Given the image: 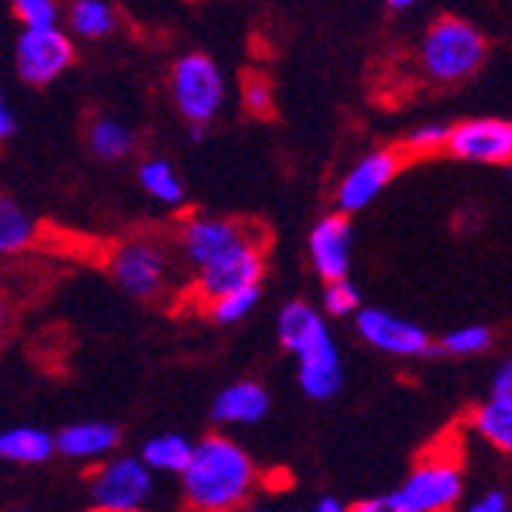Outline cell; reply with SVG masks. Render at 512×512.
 <instances>
[{"instance_id":"cell-9","label":"cell","mask_w":512,"mask_h":512,"mask_svg":"<svg viewBox=\"0 0 512 512\" xmlns=\"http://www.w3.org/2000/svg\"><path fill=\"white\" fill-rule=\"evenodd\" d=\"M77 59L74 40L56 28H25L16 40V71L28 86L56 83Z\"/></svg>"},{"instance_id":"cell-16","label":"cell","mask_w":512,"mask_h":512,"mask_svg":"<svg viewBox=\"0 0 512 512\" xmlns=\"http://www.w3.org/2000/svg\"><path fill=\"white\" fill-rule=\"evenodd\" d=\"M53 442L56 451L71 460H102L120 445V430L108 421H83L65 427Z\"/></svg>"},{"instance_id":"cell-8","label":"cell","mask_w":512,"mask_h":512,"mask_svg":"<svg viewBox=\"0 0 512 512\" xmlns=\"http://www.w3.org/2000/svg\"><path fill=\"white\" fill-rule=\"evenodd\" d=\"M86 485L99 512H129L145 506L154 476L142 457H111L86 476Z\"/></svg>"},{"instance_id":"cell-24","label":"cell","mask_w":512,"mask_h":512,"mask_svg":"<svg viewBox=\"0 0 512 512\" xmlns=\"http://www.w3.org/2000/svg\"><path fill=\"white\" fill-rule=\"evenodd\" d=\"M258 298H261V283L258 286H246V289H237V292H227V295L209 301L203 310L218 325H234V322H240V319H246L252 313V307L258 304Z\"/></svg>"},{"instance_id":"cell-14","label":"cell","mask_w":512,"mask_h":512,"mask_svg":"<svg viewBox=\"0 0 512 512\" xmlns=\"http://www.w3.org/2000/svg\"><path fill=\"white\" fill-rule=\"evenodd\" d=\"M310 264L322 276V283H332V279L350 276L353 264V224L350 215L332 212L313 224L310 230Z\"/></svg>"},{"instance_id":"cell-1","label":"cell","mask_w":512,"mask_h":512,"mask_svg":"<svg viewBox=\"0 0 512 512\" xmlns=\"http://www.w3.org/2000/svg\"><path fill=\"white\" fill-rule=\"evenodd\" d=\"M178 476L188 512H243L258 485V467L249 451L221 433L194 442L188 467Z\"/></svg>"},{"instance_id":"cell-35","label":"cell","mask_w":512,"mask_h":512,"mask_svg":"<svg viewBox=\"0 0 512 512\" xmlns=\"http://www.w3.org/2000/svg\"><path fill=\"white\" fill-rule=\"evenodd\" d=\"M310 512H347V506L338 497H319Z\"/></svg>"},{"instance_id":"cell-27","label":"cell","mask_w":512,"mask_h":512,"mask_svg":"<svg viewBox=\"0 0 512 512\" xmlns=\"http://www.w3.org/2000/svg\"><path fill=\"white\" fill-rule=\"evenodd\" d=\"M494 344V332L488 325H460V329L448 332L436 347L445 356H479Z\"/></svg>"},{"instance_id":"cell-10","label":"cell","mask_w":512,"mask_h":512,"mask_svg":"<svg viewBox=\"0 0 512 512\" xmlns=\"http://www.w3.org/2000/svg\"><path fill=\"white\" fill-rule=\"evenodd\" d=\"M356 332L359 338L387 356L417 359V356H439V347L417 322L396 316L381 307H359L356 313Z\"/></svg>"},{"instance_id":"cell-25","label":"cell","mask_w":512,"mask_h":512,"mask_svg":"<svg viewBox=\"0 0 512 512\" xmlns=\"http://www.w3.org/2000/svg\"><path fill=\"white\" fill-rule=\"evenodd\" d=\"M445 142H448V123H424L405 135L399 151L405 160H421V157L445 154Z\"/></svg>"},{"instance_id":"cell-34","label":"cell","mask_w":512,"mask_h":512,"mask_svg":"<svg viewBox=\"0 0 512 512\" xmlns=\"http://www.w3.org/2000/svg\"><path fill=\"white\" fill-rule=\"evenodd\" d=\"M10 329H13V310H10V301L0 295V350L7 347Z\"/></svg>"},{"instance_id":"cell-26","label":"cell","mask_w":512,"mask_h":512,"mask_svg":"<svg viewBox=\"0 0 512 512\" xmlns=\"http://www.w3.org/2000/svg\"><path fill=\"white\" fill-rule=\"evenodd\" d=\"M240 96H243L246 114H252L258 120H270L276 114V96H273V83H270L267 74L246 71L243 83H240Z\"/></svg>"},{"instance_id":"cell-11","label":"cell","mask_w":512,"mask_h":512,"mask_svg":"<svg viewBox=\"0 0 512 512\" xmlns=\"http://www.w3.org/2000/svg\"><path fill=\"white\" fill-rule=\"evenodd\" d=\"M445 154L463 163L509 166L512 163V123L503 117H473L448 126Z\"/></svg>"},{"instance_id":"cell-33","label":"cell","mask_w":512,"mask_h":512,"mask_svg":"<svg viewBox=\"0 0 512 512\" xmlns=\"http://www.w3.org/2000/svg\"><path fill=\"white\" fill-rule=\"evenodd\" d=\"M13 132H16V114H13V108H10V102L4 96V89H0V142L10 138Z\"/></svg>"},{"instance_id":"cell-17","label":"cell","mask_w":512,"mask_h":512,"mask_svg":"<svg viewBox=\"0 0 512 512\" xmlns=\"http://www.w3.org/2000/svg\"><path fill=\"white\" fill-rule=\"evenodd\" d=\"M65 22L83 40H102L117 31V10L111 0H68Z\"/></svg>"},{"instance_id":"cell-28","label":"cell","mask_w":512,"mask_h":512,"mask_svg":"<svg viewBox=\"0 0 512 512\" xmlns=\"http://www.w3.org/2000/svg\"><path fill=\"white\" fill-rule=\"evenodd\" d=\"M13 13L22 28H56L62 16L56 0H13Z\"/></svg>"},{"instance_id":"cell-31","label":"cell","mask_w":512,"mask_h":512,"mask_svg":"<svg viewBox=\"0 0 512 512\" xmlns=\"http://www.w3.org/2000/svg\"><path fill=\"white\" fill-rule=\"evenodd\" d=\"M491 396H503V399H512V365L503 362L500 371L491 381Z\"/></svg>"},{"instance_id":"cell-12","label":"cell","mask_w":512,"mask_h":512,"mask_svg":"<svg viewBox=\"0 0 512 512\" xmlns=\"http://www.w3.org/2000/svg\"><path fill=\"white\" fill-rule=\"evenodd\" d=\"M264 237L255 224L237 218H218V215H191L178 227V249L194 270L218 258L221 252L234 249L243 240Z\"/></svg>"},{"instance_id":"cell-38","label":"cell","mask_w":512,"mask_h":512,"mask_svg":"<svg viewBox=\"0 0 512 512\" xmlns=\"http://www.w3.org/2000/svg\"><path fill=\"white\" fill-rule=\"evenodd\" d=\"M255 512H264V509H255Z\"/></svg>"},{"instance_id":"cell-15","label":"cell","mask_w":512,"mask_h":512,"mask_svg":"<svg viewBox=\"0 0 512 512\" xmlns=\"http://www.w3.org/2000/svg\"><path fill=\"white\" fill-rule=\"evenodd\" d=\"M270 411V393L255 381H237L212 399V421L224 427L261 424Z\"/></svg>"},{"instance_id":"cell-29","label":"cell","mask_w":512,"mask_h":512,"mask_svg":"<svg viewBox=\"0 0 512 512\" xmlns=\"http://www.w3.org/2000/svg\"><path fill=\"white\" fill-rule=\"evenodd\" d=\"M325 310L332 316H350L359 310L362 298H359V289L350 283V276L344 279H332V283H325Z\"/></svg>"},{"instance_id":"cell-2","label":"cell","mask_w":512,"mask_h":512,"mask_svg":"<svg viewBox=\"0 0 512 512\" xmlns=\"http://www.w3.org/2000/svg\"><path fill=\"white\" fill-rule=\"evenodd\" d=\"M279 344H283L295 359H298V384L301 390L325 402L338 396L344 384V368H341V353L335 347V338L329 332L325 319L304 301H292L279 313Z\"/></svg>"},{"instance_id":"cell-37","label":"cell","mask_w":512,"mask_h":512,"mask_svg":"<svg viewBox=\"0 0 512 512\" xmlns=\"http://www.w3.org/2000/svg\"><path fill=\"white\" fill-rule=\"evenodd\" d=\"M96 512H99V509H96ZM129 512H142V509H129Z\"/></svg>"},{"instance_id":"cell-6","label":"cell","mask_w":512,"mask_h":512,"mask_svg":"<svg viewBox=\"0 0 512 512\" xmlns=\"http://www.w3.org/2000/svg\"><path fill=\"white\" fill-rule=\"evenodd\" d=\"M264 237H252L237 243L234 249L221 252L218 258H212L209 264L194 270V286H191V298L200 304V310L227 295L246 286H258L264 279Z\"/></svg>"},{"instance_id":"cell-18","label":"cell","mask_w":512,"mask_h":512,"mask_svg":"<svg viewBox=\"0 0 512 512\" xmlns=\"http://www.w3.org/2000/svg\"><path fill=\"white\" fill-rule=\"evenodd\" d=\"M86 145H89V151L96 154L99 160L117 163V160H126L135 151V132L123 120L102 114V117H96V120L89 123Z\"/></svg>"},{"instance_id":"cell-19","label":"cell","mask_w":512,"mask_h":512,"mask_svg":"<svg viewBox=\"0 0 512 512\" xmlns=\"http://www.w3.org/2000/svg\"><path fill=\"white\" fill-rule=\"evenodd\" d=\"M53 454H56L53 436L37 427H13L0 433V460L34 467V463H46Z\"/></svg>"},{"instance_id":"cell-5","label":"cell","mask_w":512,"mask_h":512,"mask_svg":"<svg viewBox=\"0 0 512 512\" xmlns=\"http://www.w3.org/2000/svg\"><path fill=\"white\" fill-rule=\"evenodd\" d=\"M169 92L178 114L197 126H209L221 114L227 99L224 74L206 53H188L172 65Z\"/></svg>"},{"instance_id":"cell-23","label":"cell","mask_w":512,"mask_h":512,"mask_svg":"<svg viewBox=\"0 0 512 512\" xmlns=\"http://www.w3.org/2000/svg\"><path fill=\"white\" fill-rule=\"evenodd\" d=\"M138 181H142V188L154 200H160L163 206H181L184 203V181L169 160L148 157L142 166H138Z\"/></svg>"},{"instance_id":"cell-32","label":"cell","mask_w":512,"mask_h":512,"mask_svg":"<svg viewBox=\"0 0 512 512\" xmlns=\"http://www.w3.org/2000/svg\"><path fill=\"white\" fill-rule=\"evenodd\" d=\"M347 512H399V509L393 506L390 497H371V500H359L347 506Z\"/></svg>"},{"instance_id":"cell-30","label":"cell","mask_w":512,"mask_h":512,"mask_svg":"<svg viewBox=\"0 0 512 512\" xmlns=\"http://www.w3.org/2000/svg\"><path fill=\"white\" fill-rule=\"evenodd\" d=\"M463 512H509V497L503 491H488L476 503H470Z\"/></svg>"},{"instance_id":"cell-22","label":"cell","mask_w":512,"mask_h":512,"mask_svg":"<svg viewBox=\"0 0 512 512\" xmlns=\"http://www.w3.org/2000/svg\"><path fill=\"white\" fill-rule=\"evenodd\" d=\"M194 451V442L184 439L181 433H163L145 442L142 448V463L148 470H160V473H181L188 467Z\"/></svg>"},{"instance_id":"cell-7","label":"cell","mask_w":512,"mask_h":512,"mask_svg":"<svg viewBox=\"0 0 512 512\" xmlns=\"http://www.w3.org/2000/svg\"><path fill=\"white\" fill-rule=\"evenodd\" d=\"M108 273L114 283L138 298V301H154L163 295L166 279H169V258L157 240L148 237H132L117 243L108 252Z\"/></svg>"},{"instance_id":"cell-21","label":"cell","mask_w":512,"mask_h":512,"mask_svg":"<svg viewBox=\"0 0 512 512\" xmlns=\"http://www.w3.org/2000/svg\"><path fill=\"white\" fill-rule=\"evenodd\" d=\"M470 421H473L476 433L485 442H491L497 451H503V454L512 451V399L491 396L488 402L473 408Z\"/></svg>"},{"instance_id":"cell-3","label":"cell","mask_w":512,"mask_h":512,"mask_svg":"<svg viewBox=\"0 0 512 512\" xmlns=\"http://www.w3.org/2000/svg\"><path fill=\"white\" fill-rule=\"evenodd\" d=\"M463 497V451L454 433H442L417 454L411 473L390 494L399 512H454Z\"/></svg>"},{"instance_id":"cell-20","label":"cell","mask_w":512,"mask_h":512,"mask_svg":"<svg viewBox=\"0 0 512 512\" xmlns=\"http://www.w3.org/2000/svg\"><path fill=\"white\" fill-rule=\"evenodd\" d=\"M40 237V224L16 200L0 197V255H22Z\"/></svg>"},{"instance_id":"cell-4","label":"cell","mask_w":512,"mask_h":512,"mask_svg":"<svg viewBox=\"0 0 512 512\" xmlns=\"http://www.w3.org/2000/svg\"><path fill=\"white\" fill-rule=\"evenodd\" d=\"M488 56L485 34L460 16H439L421 40V68L436 83H460L473 77Z\"/></svg>"},{"instance_id":"cell-13","label":"cell","mask_w":512,"mask_h":512,"mask_svg":"<svg viewBox=\"0 0 512 512\" xmlns=\"http://www.w3.org/2000/svg\"><path fill=\"white\" fill-rule=\"evenodd\" d=\"M408 160L402 157L399 148H381L375 154L362 157L338 184L335 191V203H338V212L344 215H353V212H362L375 203L387 188L390 181L402 172Z\"/></svg>"},{"instance_id":"cell-36","label":"cell","mask_w":512,"mask_h":512,"mask_svg":"<svg viewBox=\"0 0 512 512\" xmlns=\"http://www.w3.org/2000/svg\"><path fill=\"white\" fill-rule=\"evenodd\" d=\"M387 4H390L393 10H408V7L417 4V0H387Z\"/></svg>"}]
</instances>
